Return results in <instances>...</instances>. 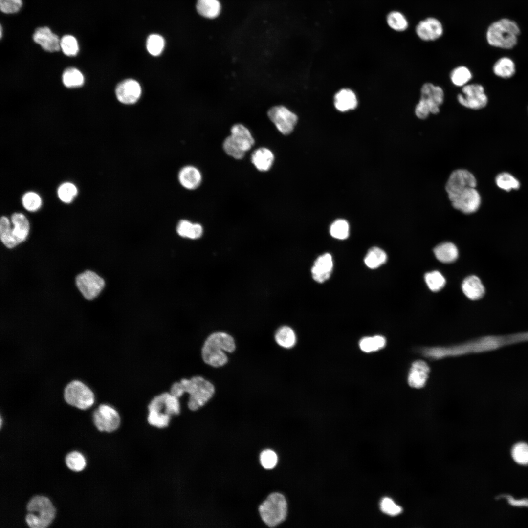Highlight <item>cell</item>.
<instances>
[{
	"instance_id": "6da1fadb",
	"label": "cell",
	"mask_w": 528,
	"mask_h": 528,
	"mask_svg": "<svg viewBox=\"0 0 528 528\" xmlns=\"http://www.w3.org/2000/svg\"><path fill=\"white\" fill-rule=\"evenodd\" d=\"M494 351L491 335L480 336L460 344L450 346H434L422 349L424 356L432 359L480 353Z\"/></svg>"
},
{
	"instance_id": "7a4b0ae2",
	"label": "cell",
	"mask_w": 528,
	"mask_h": 528,
	"mask_svg": "<svg viewBox=\"0 0 528 528\" xmlns=\"http://www.w3.org/2000/svg\"><path fill=\"white\" fill-rule=\"evenodd\" d=\"M215 392L214 385L200 376H194L189 379H182L173 384L170 393L179 398L182 395L189 394L188 406L192 411H196L203 406L213 397Z\"/></svg>"
},
{
	"instance_id": "3957f363",
	"label": "cell",
	"mask_w": 528,
	"mask_h": 528,
	"mask_svg": "<svg viewBox=\"0 0 528 528\" xmlns=\"http://www.w3.org/2000/svg\"><path fill=\"white\" fill-rule=\"evenodd\" d=\"M235 348V340L230 334L224 332H214L205 341L201 356L207 364L213 367H220L228 361L225 352H232Z\"/></svg>"
},
{
	"instance_id": "277c9868",
	"label": "cell",
	"mask_w": 528,
	"mask_h": 528,
	"mask_svg": "<svg viewBox=\"0 0 528 528\" xmlns=\"http://www.w3.org/2000/svg\"><path fill=\"white\" fill-rule=\"evenodd\" d=\"M11 228L9 219L2 216L0 221V237L3 244L8 248H13L27 238L29 231V223L26 217L22 213H15L12 215Z\"/></svg>"
},
{
	"instance_id": "5b68a950",
	"label": "cell",
	"mask_w": 528,
	"mask_h": 528,
	"mask_svg": "<svg viewBox=\"0 0 528 528\" xmlns=\"http://www.w3.org/2000/svg\"><path fill=\"white\" fill-rule=\"evenodd\" d=\"M519 33V28L515 22L503 19L493 23L489 27L486 39L491 46L509 49L516 44Z\"/></svg>"
},
{
	"instance_id": "8992f818",
	"label": "cell",
	"mask_w": 528,
	"mask_h": 528,
	"mask_svg": "<svg viewBox=\"0 0 528 528\" xmlns=\"http://www.w3.org/2000/svg\"><path fill=\"white\" fill-rule=\"evenodd\" d=\"M25 521L32 528H44L55 517V509L51 501L44 496L32 498L27 505Z\"/></svg>"
},
{
	"instance_id": "52a82bcc",
	"label": "cell",
	"mask_w": 528,
	"mask_h": 528,
	"mask_svg": "<svg viewBox=\"0 0 528 528\" xmlns=\"http://www.w3.org/2000/svg\"><path fill=\"white\" fill-rule=\"evenodd\" d=\"M259 511L263 521L269 527L276 526L283 521L287 513V503L279 493H273L260 506Z\"/></svg>"
},
{
	"instance_id": "ba28073f",
	"label": "cell",
	"mask_w": 528,
	"mask_h": 528,
	"mask_svg": "<svg viewBox=\"0 0 528 528\" xmlns=\"http://www.w3.org/2000/svg\"><path fill=\"white\" fill-rule=\"evenodd\" d=\"M63 397L69 405L83 410L91 407L95 401L93 391L79 380H73L66 384L64 389Z\"/></svg>"
},
{
	"instance_id": "9c48e42d",
	"label": "cell",
	"mask_w": 528,
	"mask_h": 528,
	"mask_svg": "<svg viewBox=\"0 0 528 528\" xmlns=\"http://www.w3.org/2000/svg\"><path fill=\"white\" fill-rule=\"evenodd\" d=\"M462 93L457 96L459 103L462 106L472 110L484 108L488 102L484 87L479 84H467L462 88Z\"/></svg>"
},
{
	"instance_id": "30bf717a",
	"label": "cell",
	"mask_w": 528,
	"mask_h": 528,
	"mask_svg": "<svg viewBox=\"0 0 528 528\" xmlns=\"http://www.w3.org/2000/svg\"><path fill=\"white\" fill-rule=\"evenodd\" d=\"M75 282L77 288L83 297L89 300L96 297L105 286L104 279L90 270H86L78 275Z\"/></svg>"
},
{
	"instance_id": "8fae6325",
	"label": "cell",
	"mask_w": 528,
	"mask_h": 528,
	"mask_svg": "<svg viewBox=\"0 0 528 528\" xmlns=\"http://www.w3.org/2000/svg\"><path fill=\"white\" fill-rule=\"evenodd\" d=\"M94 424L101 432H112L120 426L121 419L117 411L111 406L100 404L93 412Z\"/></svg>"
},
{
	"instance_id": "7c38bea8",
	"label": "cell",
	"mask_w": 528,
	"mask_h": 528,
	"mask_svg": "<svg viewBox=\"0 0 528 528\" xmlns=\"http://www.w3.org/2000/svg\"><path fill=\"white\" fill-rule=\"evenodd\" d=\"M267 116L279 132L284 135L291 133L298 121L297 116L282 105L270 108L267 111Z\"/></svg>"
},
{
	"instance_id": "4fadbf2b",
	"label": "cell",
	"mask_w": 528,
	"mask_h": 528,
	"mask_svg": "<svg viewBox=\"0 0 528 528\" xmlns=\"http://www.w3.org/2000/svg\"><path fill=\"white\" fill-rule=\"evenodd\" d=\"M477 181L472 173L465 169L454 170L446 183L445 190L449 199L468 187L475 188Z\"/></svg>"
},
{
	"instance_id": "5bb4252c",
	"label": "cell",
	"mask_w": 528,
	"mask_h": 528,
	"mask_svg": "<svg viewBox=\"0 0 528 528\" xmlns=\"http://www.w3.org/2000/svg\"><path fill=\"white\" fill-rule=\"evenodd\" d=\"M452 206L464 214H471L480 207L481 198L474 187H468L449 199Z\"/></svg>"
},
{
	"instance_id": "9a60e30c",
	"label": "cell",
	"mask_w": 528,
	"mask_h": 528,
	"mask_svg": "<svg viewBox=\"0 0 528 528\" xmlns=\"http://www.w3.org/2000/svg\"><path fill=\"white\" fill-rule=\"evenodd\" d=\"M149 411L166 414L170 416L180 413L178 398L171 393H164L154 397L148 406Z\"/></svg>"
},
{
	"instance_id": "2e32d148",
	"label": "cell",
	"mask_w": 528,
	"mask_h": 528,
	"mask_svg": "<svg viewBox=\"0 0 528 528\" xmlns=\"http://www.w3.org/2000/svg\"><path fill=\"white\" fill-rule=\"evenodd\" d=\"M444 93L442 88L431 83L424 84L420 89V98L429 107L431 113L438 114L443 104Z\"/></svg>"
},
{
	"instance_id": "e0dca14e",
	"label": "cell",
	"mask_w": 528,
	"mask_h": 528,
	"mask_svg": "<svg viewBox=\"0 0 528 528\" xmlns=\"http://www.w3.org/2000/svg\"><path fill=\"white\" fill-rule=\"evenodd\" d=\"M115 93L118 100L125 104H132L139 98L141 88L139 84L133 79H127L116 87Z\"/></svg>"
},
{
	"instance_id": "ac0fdd59",
	"label": "cell",
	"mask_w": 528,
	"mask_h": 528,
	"mask_svg": "<svg viewBox=\"0 0 528 528\" xmlns=\"http://www.w3.org/2000/svg\"><path fill=\"white\" fill-rule=\"evenodd\" d=\"M34 41L46 51L53 52L61 49L60 39L47 26L39 27L33 35Z\"/></svg>"
},
{
	"instance_id": "d6986e66",
	"label": "cell",
	"mask_w": 528,
	"mask_h": 528,
	"mask_svg": "<svg viewBox=\"0 0 528 528\" xmlns=\"http://www.w3.org/2000/svg\"><path fill=\"white\" fill-rule=\"evenodd\" d=\"M429 372L430 367L426 362L421 360L415 361L408 373V384L412 388H423L426 384Z\"/></svg>"
},
{
	"instance_id": "ffe728a7",
	"label": "cell",
	"mask_w": 528,
	"mask_h": 528,
	"mask_svg": "<svg viewBox=\"0 0 528 528\" xmlns=\"http://www.w3.org/2000/svg\"><path fill=\"white\" fill-rule=\"evenodd\" d=\"M416 33L422 40L434 41L442 34L443 28L440 22L434 18H428L419 22L416 27Z\"/></svg>"
},
{
	"instance_id": "44dd1931",
	"label": "cell",
	"mask_w": 528,
	"mask_h": 528,
	"mask_svg": "<svg viewBox=\"0 0 528 528\" xmlns=\"http://www.w3.org/2000/svg\"><path fill=\"white\" fill-rule=\"evenodd\" d=\"M333 266V260L330 254L326 253L320 255L315 261L311 269L313 279L318 283L324 282L330 278Z\"/></svg>"
},
{
	"instance_id": "7402d4cb",
	"label": "cell",
	"mask_w": 528,
	"mask_h": 528,
	"mask_svg": "<svg viewBox=\"0 0 528 528\" xmlns=\"http://www.w3.org/2000/svg\"><path fill=\"white\" fill-rule=\"evenodd\" d=\"M230 132L233 140L244 152L249 151L254 145L255 140L250 131L243 125L234 124Z\"/></svg>"
},
{
	"instance_id": "603a6c76",
	"label": "cell",
	"mask_w": 528,
	"mask_h": 528,
	"mask_svg": "<svg viewBox=\"0 0 528 528\" xmlns=\"http://www.w3.org/2000/svg\"><path fill=\"white\" fill-rule=\"evenodd\" d=\"M462 290L469 299L477 300L483 298L485 288L481 279L476 275L466 277L462 283Z\"/></svg>"
},
{
	"instance_id": "cb8c5ba5",
	"label": "cell",
	"mask_w": 528,
	"mask_h": 528,
	"mask_svg": "<svg viewBox=\"0 0 528 528\" xmlns=\"http://www.w3.org/2000/svg\"><path fill=\"white\" fill-rule=\"evenodd\" d=\"M251 162L256 168L261 172H266L272 167L274 155L268 148L261 147L255 150L251 155Z\"/></svg>"
},
{
	"instance_id": "d4e9b609",
	"label": "cell",
	"mask_w": 528,
	"mask_h": 528,
	"mask_svg": "<svg viewBox=\"0 0 528 528\" xmlns=\"http://www.w3.org/2000/svg\"><path fill=\"white\" fill-rule=\"evenodd\" d=\"M201 175L196 167L187 166L182 168L178 174V179L184 188L193 190L198 188L201 181Z\"/></svg>"
},
{
	"instance_id": "484cf974",
	"label": "cell",
	"mask_w": 528,
	"mask_h": 528,
	"mask_svg": "<svg viewBox=\"0 0 528 528\" xmlns=\"http://www.w3.org/2000/svg\"><path fill=\"white\" fill-rule=\"evenodd\" d=\"M357 103L355 93L349 89L340 90L336 93L334 98L336 109L341 112L354 109L357 106Z\"/></svg>"
},
{
	"instance_id": "4316f807",
	"label": "cell",
	"mask_w": 528,
	"mask_h": 528,
	"mask_svg": "<svg viewBox=\"0 0 528 528\" xmlns=\"http://www.w3.org/2000/svg\"><path fill=\"white\" fill-rule=\"evenodd\" d=\"M493 73L502 79H509L516 73V65L512 59L507 57H503L498 59L492 67Z\"/></svg>"
},
{
	"instance_id": "83f0119b",
	"label": "cell",
	"mask_w": 528,
	"mask_h": 528,
	"mask_svg": "<svg viewBox=\"0 0 528 528\" xmlns=\"http://www.w3.org/2000/svg\"><path fill=\"white\" fill-rule=\"evenodd\" d=\"M436 258L441 262L449 263L455 261L458 257L456 246L451 242H444L436 246L434 249Z\"/></svg>"
},
{
	"instance_id": "f1b7e54d",
	"label": "cell",
	"mask_w": 528,
	"mask_h": 528,
	"mask_svg": "<svg viewBox=\"0 0 528 528\" xmlns=\"http://www.w3.org/2000/svg\"><path fill=\"white\" fill-rule=\"evenodd\" d=\"M196 9L199 15L208 19H214L220 14L221 5L218 0H198Z\"/></svg>"
},
{
	"instance_id": "f546056e",
	"label": "cell",
	"mask_w": 528,
	"mask_h": 528,
	"mask_svg": "<svg viewBox=\"0 0 528 528\" xmlns=\"http://www.w3.org/2000/svg\"><path fill=\"white\" fill-rule=\"evenodd\" d=\"M178 234L184 238L196 239L200 238L203 233V228L198 223H193L189 220H180L176 228Z\"/></svg>"
},
{
	"instance_id": "4dcf8cb0",
	"label": "cell",
	"mask_w": 528,
	"mask_h": 528,
	"mask_svg": "<svg viewBox=\"0 0 528 528\" xmlns=\"http://www.w3.org/2000/svg\"><path fill=\"white\" fill-rule=\"evenodd\" d=\"M274 338L277 344L284 348H291L296 342V336L294 330L287 326L279 328L276 331Z\"/></svg>"
},
{
	"instance_id": "1f68e13d",
	"label": "cell",
	"mask_w": 528,
	"mask_h": 528,
	"mask_svg": "<svg viewBox=\"0 0 528 528\" xmlns=\"http://www.w3.org/2000/svg\"><path fill=\"white\" fill-rule=\"evenodd\" d=\"M387 256L384 250L377 247L370 248L364 258L366 265L371 269L376 268L383 264Z\"/></svg>"
},
{
	"instance_id": "d6a6232c",
	"label": "cell",
	"mask_w": 528,
	"mask_h": 528,
	"mask_svg": "<svg viewBox=\"0 0 528 528\" xmlns=\"http://www.w3.org/2000/svg\"><path fill=\"white\" fill-rule=\"evenodd\" d=\"M386 344V340L384 337L381 335H375L363 338L360 341L359 347L362 351L370 352L382 349Z\"/></svg>"
},
{
	"instance_id": "836d02e7",
	"label": "cell",
	"mask_w": 528,
	"mask_h": 528,
	"mask_svg": "<svg viewBox=\"0 0 528 528\" xmlns=\"http://www.w3.org/2000/svg\"><path fill=\"white\" fill-rule=\"evenodd\" d=\"M450 77L451 82L454 85L463 87L471 80L472 74L467 67L460 66L456 67L451 72Z\"/></svg>"
},
{
	"instance_id": "e575fe53",
	"label": "cell",
	"mask_w": 528,
	"mask_h": 528,
	"mask_svg": "<svg viewBox=\"0 0 528 528\" xmlns=\"http://www.w3.org/2000/svg\"><path fill=\"white\" fill-rule=\"evenodd\" d=\"M62 80L66 87L74 88L81 86L84 83V78L79 70L75 68H69L64 71Z\"/></svg>"
},
{
	"instance_id": "d590c367",
	"label": "cell",
	"mask_w": 528,
	"mask_h": 528,
	"mask_svg": "<svg viewBox=\"0 0 528 528\" xmlns=\"http://www.w3.org/2000/svg\"><path fill=\"white\" fill-rule=\"evenodd\" d=\"M424 279L429 288L434 292L441 289L446 283L444 277L438 271H433L426 273Z\"/></svg>"
},
{
	"instance_id": "8d00e7d4",
	"label": "cell",
	"mask_w": 528,
	"mask_h": 528,
	"mask_svg": "<svg viewBox=\"0 0 528 528\" xmlns=\"http://www.w3.org/2000/svg\"><path fill=\"white\" fill-rule=\"evenodd\" d=\"M497 185L501 189L506 191L511 189H518L520 187V183L513 176L508 173H502L496 177Z\"/></svg>"
},
{
	"instance_id": "74e56055",
	"label": "cell",
	"mask_w": 528,
	"mask_h": 528,
	"mask_svg": "<svg viewBox=\"0 0 528 528\" xmlns=\"http://www.w3.org/2000/svg\"><path fill=\"white\" fill-rule=\"evenodd\" d=\"M60 48L66 56H74L79 51L77 39L72 35H66L62 37L60 42Z\"/></svg>"
},
{
	"instance_id": "f35d334b",
	"label": "cell",
	"mask_w": 528,
	"mask_h": 528,
	"mask_svg": "<svg viewBox=\"0 0 528 528\" xmlns=\"http://www.w3.org/2000/svg\"><path fill=\"white\" fill-rule=\"evenodd\" d=\"M65 462L68 468L76 472L83 470L86 464L84 457L77 451L68 453L66 457Z\"/></svg>"
},
{
	"instance_id": "ab89813d",
	"label": "cell",
	"mask_w": 528,
	"mask_h": 528,
	"mask_svg": "<svg viewBox=\"0 0 528 528\" xmlns=\"http://www.w3.org/2000/svg\"><path fill=\"white\" fill-rule=\"evenodd\" d=\"M388 25L393 29L397 31L406 30L408 27V22L404 16L399 12L392 11L387 17Z\"/></svg>"
},
{
	"instance_id": "60d3db41",
	"label": "cell",
	"mask_w": 528,
	"mask_h": 528,
	"mask_svg": "<svg viewBox=\"0 0 528 528\" xmlns=\"http://www.w3.org/2000/svg\"><path fill=\"white\" fill-rule=\"evenodd\" d=\"M330 232L331 236L335 239H346L349 235V223L345 220H337L330 226Z\"/></svg>"
},
{
	"instance_id": "b9f144b4",
	"label": "cell",
	"mask_w": 528,
	"mask_h": 528,
	"mask_svg": "<svg viewBox=\"0 0 528 528\" xmlns=\"http://www.w3.org/2000/svg\"><path fill=\"white\" fill-rule=\"evenodd\" d=\"M511 455L513 460L517 463L528 465V444L525 442H519L514 444L511 449Z\"/></svg>"
},
{
	"instance_id": "7bdbcfd3",
	"label": "cell",
	"mask_w": 528,
	"mask_h": 528,
	"mask_svg": "<svg viewBox=\"0 0 528 528\" xmlns=\"http://www.w3.org/2000/svg\"><path fill=\"white\" fill-rule=\"evenodd\" d=\"M165 45L163 38L158 34H152L147 38L146 47L153 56H158L162 52Z\"/></svg>"
},
{
	"instance_id": "ee69618b",
	"label": "cell",
	"mask_w": 528,
	"mask_h": 528,
	"mask_svg": "<svg viewBox=\"0 0 528 528\" xmlns=\"http://www.w3.org/2000/svg\"><path fill=\"white\" fill-rule=\"evenodd\" d=\"M171 419V416L166 414L159 413L153 411H149L148 421L154 426L162 428L168 426Z\"/></svg>"
},
{
	"instance_id": "f6af8a7d",
	"label": "cell",
	"mask_w": 528,
	"mask_h": 528,
	"mask_svg": "<svg viewBox=\"0 0 528 528\" xmlns=\"http://www.w3.org/2000/svg\"><path fill=\"white\" fill-rule=\"evenodd\" d=\"M223 149L228 155L236 159H242L245 153L234 142L230 135L224 139Z\"/></svg>"
},
{
	"instance_id": "bcb514c9",
	"label": "cell",
	"mask_w": 528,
	"mask_h": 528,
	"mask_svg": "<svg viewBox=\"0 0 528 528\" xmlns=\"http://www.w3.org/2000/svg\"><path fill=\"white\" fill-rule=\"evenodd\" d=\"M77 190L72 183H65L59 188L58 194L60 199L65 202H71L76 196Z\"/></svg>"
},
{
	"instance_id": "7dc6e473",
	"label": "cell",
	"mask_w": 528,
	"mask_h": 528,
	"mask_svg": "<svg viewBox=\"0 0 528 528\" xmlns=\"http://www.w3.org/2000/svg\"><path fill=\"white\" fill-rule=\"evenodd\" d=\"M24 207L30 211L37 210L41 205L40 196L35 193L28 192L24 195L22 198Z\"/></svg>"
},
{
	"instance_id": "c3c4849f",
	"label": "cell",
	"mask_w": 528,
	"mask_h": 528,
	"mask_svg": "<svg viewBox=\"0 0 528 528\" xmlns=\"http://www.w3.org/2000/svg\"><path fill=\"white\" fill-rule=\"evenodd\" d=\"M380 507L381 511L390 516H396L399 514L402 511V508L396 504L395 502L390 498H384L380 504Z\"/></svg>"
},
{
	"instance_id": "681fc988",
	"label": "cell",
	"mask_w": 528,
	"mask_h": 528,
	"mask_svg": "<svg viewBox=\"0 0 528 528\" xmlns=\"http://www.w3.org/2000/svg\"><path fill=\"white\" fill-rule=\"evenodd\" d=\"M260 458L262 465L265 469H272L277 463V456L275 452L271 450H264L261 453Z\"/></svg>"
},
{
	"instance_id": "f907efd6",
	"label": "cell",
	"mask_w": 528,
	"mask_h": 528,
	"mask_svg": "<svg viewBox=\"0 0 528 528\" xmlns=\"http://www.w3.org/2000/svg\"><path fill=\"white\" fill-rule=\"evenodd\" d=\"M22 0H0V9L5 14H14L20 11Z\"/></svg>"
},
{
	"instance_id": "816d5d0a",
	"label": "cell",
	"mask_w": 528,
	"mask_h": 528,
	"mask_svg": "<svg viewBox=\"0 0 528 528\" xmlns=\"http://www.w3.org/2000/svg\"><path fill=\"white\" fill-rule=\"evenodd\" d=\"M415 113L419 119H425L428 117L431 111L428 106L423 101L419 99L415 107Z\"/></svg>"
},
{
	"instance_id": "f5cc1de1",
	"label": "cell",
	"mask_w": 528,
	"mask_h": 528,
	"mask_svg": "<svg viewBox=\"0 0 528 528\" xmlns=\"http://www.w3.org/2000/svg\"><path fill=\"white\" fill-rule=\"evenodd\" d=\"M506 497L507 498L509 503L513 506H528V500L523 499L522 500H515L511 496H507Z\"/></svg>"
},
{
	"instance_id": "db71d44e",
	"label": "cell",
	"mask_w": 528,
	"mask_h": 528,
	"mask_svg": "<svg viewBox=\"0 0 528 528\" xmlns=\"http://www.w3.org/2000/svg\"><path fill=\"white\" fill-rule=\"evenodd\" d=\"M0 38H1L2 37V27L1 25H0Z\"/></svg>"
}]
</instances>
